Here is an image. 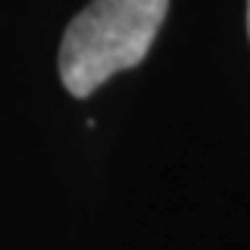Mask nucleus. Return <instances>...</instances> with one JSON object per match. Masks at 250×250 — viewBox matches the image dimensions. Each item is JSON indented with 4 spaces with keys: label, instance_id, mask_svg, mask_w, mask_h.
<instances>
[{
    "label": "nucleus",
    "instance_id": "nucleus-1",
    "mask_svg": "<svg viewBox=\"0 0 250 250\" xmlns=\"http://www.w3.org/2000/svg\"><path fill=\"white\" fill-rule=\"evenodd\" d=\"M169 0H94L69 21L61 42V79L87 97L121 69L145 61L166 19Z\"/></svg>",
    "mask_w": 250,
    "mask_h": 250
},
{
    "label": "nucleus",
    "instance_id": "nucleus-2",
    "mask_svg": "<svg viewBox=\"0 0 250 250\" xmlns=\"http://www.w3.org/2000/svg\"><path fill=\"white\" fill-rule=\"evenodd\" d=\"M247 27H250V3H247Z\"/></svg>",
    "mask_w": 250,
    "mask_h": 250
}]
</instances>
